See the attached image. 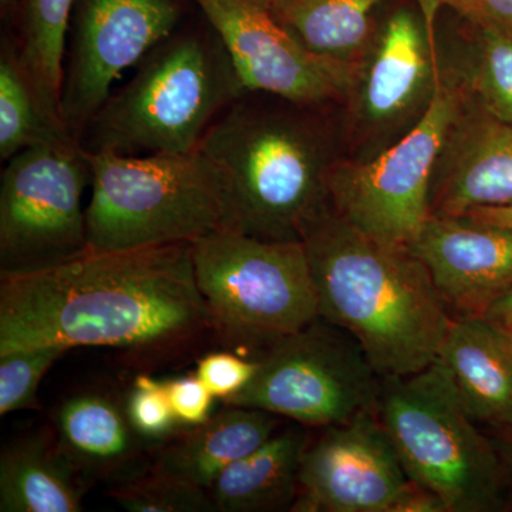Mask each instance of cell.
<instances>
[{
	"label": "cell",
	"instance_id": "7",
	"mask_svg": "<svg viewBox=\"0 0 512 512\" xmlns=\"http://www.w3.org/2000/svg\"><path fill=\"white\" fill-rule=\"evenodd\" d=\"M192 259L215 345L222 349L256 359L319 318L302 242L224 229L195 241Z\"/></svg>",
	"mask_w": 512,
	"mask_h": 512
},
{
	"label": "cell",
	"instance_id": "12",
	"mask_svg": "<svg viewBox=\"0 0 512 512\" xmlns=\"http://www.w3.org/2000/svg\"><path fill=\"white\" fill-rule=\"evenodd\" d=\"M181 16L178 0L77 2L62 87L63 121L76 140H82L114 83L177 32Z\"/></svg>",
	"mask_w": 512,
	"mask_h": 512
},
{
	"label": "cell",
	"instance_id": "13",
	"mask_svg": "<svg viewBox=\"0 0 512 512\" xmlns=\"http://www.w3.org/2000/svg\"><path fill=\"white\" fill-rule=\"evenodd\" d=\"M220 37L248 93L299 106H342L356 67L313 55L275 18L266 0H192Z\"/></svg>",
	"mask_w": 512,
	"mask_h": 512
},
{
	"label": "cell",
	"instance_id": "35",
	"mask_svg": "<svg viewBox=\"0 0 512 512\" xmlns=\"http://www.w3.org/2000/svg\"><path fill=\"white\" fill-rule=\"evenodd\" d=\"M491 437H493L495 446H497L500 456L503 458L512 498V429L491 434Z\"/></svg>",
	"mask_w": 512,
	"mask_h": 512
},
{
	"label": "cell",
	"instance_id": "28",
	"mask_svg": "<svg viewBox=\"0 0 512 512\" xmlns=\"http://www.w3.org/2000/svg\"><path fill=\"white\" fill-rule=\"evenodd\" d=\"M128 419L134 430L148 443L157 446L183 429L171 407L165 380L147 372L137 373L126 390Z\"/></svg>",
	"mask_w": 512,
	"mask_h": 512
},
{
	"label": "cell",
	"instance_id": "5",
	"mask_svg": "<svg viewBox=\"0 0 512 512\" xmlns=\"http://www.w3.org/2000/svg\"><path fill=\"white\" fill-rule=\"evenodd\" d=\"M84 151L92 168L87 251L194 244L237 229L227 174L204 151L144 156Z\"/></svg>",
	"mask_w": 512,
	"mask_h": 512
},
{
	"label": "cell",
	"instance_id": "22",
	"mask_svg": "<svg viewBox=\"0 0 512 512\" xmlns=\"http://www.w3.org/2000/svg\"><path fill=\"white\" fill-rule=\"evenodd\" d=\"M384 0H266L275 18L313 55L356 67Z\"/></svg>",
	"mask_w": 512,
	"mask_h": 512
},
{
	"label": "cell",
	"instance_id": "32",
	"mask_svg": "<svg viewBox=\"0 0 512 512\" xmlns=\"http://www.w3.org/2000/svg\"><path fill=\"white\" fill-rule=\"evenodd\" d=\"M390 512H448L439 495L409 480Z\"/></svg>",
	"mask_w": 512,
	"mask_h": 512
},
{
	"label": "cell",
	"instance_id": "24",
	"mask_svg": "<svg viewBox=\"0 0 512 512\" xmlns=\"http://www.w3.org/2000/svg\"><path fill=\"white\" fill-rule=\"evenodd\" d=\"M76 140L47 109L20 63L18 52L3 46L0 57V157L9 161L26 148ZM79 141V140H77Z\"/></svg>",
	"mask_w": 512,
	"mask_h": 512
},
{
	"label": "cell",
	"instance_id": "31",
	"mask_svg": "<svg viewBox=\"0 0 512 512\" xmlns=\"http://www.w3.org/2000/svg\"><path fill=\"white\" fill-rule=\"evenodd\" d=\"M453 10L466 25L512 32V0H434Z\"/></svg>",
	"mask_w": 512,
	"mask_h": 512
},
{
	"label": "cell",
	"instance_id": "16",
	"mask_svg": "<svg viewBox=\"0 0 512 512\" xmlns=\"http://www.w3.org/2000/svg\"><path fill=\"white\" fill-rule=\"evenodd\" d=\"M57 447L80 478L106 490L134 480L153 464V444L128 419L126 390L109 384L77 387L50 414Z\"/></svg>",
	"mask_w": 512,
	"mask_h": 512
},
{
	"label": "cell",
	"instance_id": "34",
	"mask_svg": "<svg viewBox=\"0 0 512 512\" xmlns=\"http://www.w3.org/2000/svg\"><path fill=\"white\" fill-rule=\"evenodd\" d=\"M484 318L490 319L497 325L512 323V289L490 306V309L485 312Z\"/></svg>",
	"mask_w": 512,
	"mask_h": 512
},
{
	"label": "cell",
	"instance_id": "19",
	"mask_svg": "<svg viewBox=\"0 0 512 512\" xmlns=\"http://www.w3.org/2000/svg\"><path fill=\"white\" fill-rule=\"evenodd\" d=\"M251 407L227 406L194 427H183L153 450V466L210 490L225 468L248 456L286 423Z\"/></svg>",
	"mask_w": 512,
	"mask_h": 512
},
{
	"label": "cell",
	"instance_id": "14",
	"mask_svg": "<svg viewBox=\"0 0 512 512\" xmlns=\"http://www.w3.org/2000/svg\"><path fill=\"white\" fill-rule=\"evenodd\" d=\"M311 431L292 512H390L409 483L375 412Z\"/></svg>",
	"mask_w": 512,
	"mask_h": 512
},
{
	"label": "cell",
	"instance_id": "21",
	"mask_svg": "<svg viewBox=\"0 0 512 512\" xmlns=\"http://www.w3.org/2000/svg\"><path fill=\"white\" fill-rule=\"evenodd\" d=\"M89 490L57 447L50 426L16 437L0 453V511L79 512Z\"/></svg>",
	"mask_w": 512,
	"mask_h": 512
},
{
	"label": "cell",
	"instance_id": "2",
	"mask_svg": "<svg viewBox=\"0 0 512 512\" xmlns=\"http://www.w3.org/2000/svg\"><path fill=\"white\" fill-rule=\"evenodd\" d=\"M302 244L320 318L355 338L377 375H413L439 357L454 316L409 248L380 244L332 207Z\"/></svg>",
	"mask_w": 512,
	"mask_h": 512
},
{
	"label": "cell",
	"instance_id": "26",
	"mask_svg": "<svg viewBox=\"0 0 512 512\" xmlns=\"http://www.w3.org/2000/svg\"><path fill=\"white\" fill-rule=\"evenodd\" d=\"M106 494L130 512H217L207 490L153 464Z\"/></svg>",
	"mask_w": 512,
	"mask_h": 512
},
{
	"label": "cell",
	"instance_id": "27",
	"mask_svg": "<svg viewBox=\"0 0 512 512\" xmlns=\"http://www.w3.org/2000/svg\"><path fill=\"white\" fill-rule=\"evenodd\" d=\"M63 346L42 345L10 350L0 355V416L37 410V390L43 377L60 357Z\"/></svg>",
	"mask_w": 512,
	"mask_h": 512
},
{
	"label": "cell",
	"instance_id": "30",
	"mask_svg": "<svg viewBox=\"0 0 512 512\" xmlns=\"http://www.w3.org/2000/svg\"><path fill=\"white\" fill-rule=\"evenodd\" d=\"M171 407L178 423L194 427L212 416L215 397L194 373L165 380Z\"/></svg>",
	"mask_w": 512,
	"mask_h": 512
},
{
	"label": "cell",
	"instance_id": "29",
	"mask_svg": "<svg viewBox=\"0 0 512 512\" xmlns=\"http://www.w3.org/2000/svg\"><path fill=\"white\" fill-rule=\"evenodd\" d=\"M258 369V359L239 355L232 350L222 349L201 356L195 375L210 390L212 396L222 403L241 392Z\"/></svg>",
	"mask_w": 512,
	"mask_h": 512
},
{
	"label": "cell",
	"instance_id": "6",
	"mask_svg": "<svg viewBox=\"0 0 512 512\" xmlns=\"http://www.w3.org/2000/svg\"><path fill=\"white\" fill-rule=\"evenodd\" d=\"M376 414L409 480L439 495L448 512L512 510L500 451L439 357L413 375L384 377Z\"/></svg>",
	"mask_w": 512,
	"mask_h": 512
},
{
	"label": "cell",
	"instance_id": "10",
	"mask_svg": "<svg viewBox=\"0 0 512 512\" xmlns=\"http://www.w3.org/2000/svg\"><path fill=\"white\" fill-rule=\"evenodd\" d=\"M256 359L251 382L227 406L265 410L312 430L376 410L382 377L355 338L320 316Z\"/></svg>",
	"mask_w": 512,
	"mask_h": 512
},
{
	"label": "cell",
	"instance_id": "15",
	"mask_svg": "<svg viewBox=\"0 0 512 512\" xmlns=\"http://www.w3.org/2000/svg\"><path fill=\"white\" fill-rule=\"evenodd\" d=\"M409 249L453 316H484L512 289V228L430 215Z\"/></svg>",
	"mask_w": 512,
	"mask_h": 512
},
{
	"label": "cell",
	"instance_id": "4",
	"mask_svg": "<svg viewBox=\"0 0 512 512\" xmlns=\"http://www.w3.org/2000/svg\"><path fill=\"white\" fill-rule=\"evenodd\" d=\"M248 93L214 30H177L154 47L133 79L87 127V151L187 154Z\"/></svg>",
	"mask_w": 512,
	"mask_h": 512
},
{
	"label": "cell",
	"instance_id": "18",
	"mask_svg": "<svg viewBox=\"0 0 512 512\" xmlns=\"http://www.w3.org/2000/svg\"><path fill=\"white\" fill-rule=\"evenodd\" d=\"M439 359L468 414L491 434L512 429V340L484 316H454Z\"/></svg>",
	"mask_w": 512,
	"mask_h": 512
},
{
	"label": "cell",
	"instance_id": "33",
	"mask_svg": "<svg viewBox=\"0 0 512 512\" xmlns=\"http://www.w3.org/2000/svg\"><path fill=\"white\" fill-rule=\"evenodd\" d=\"M464 215L473 218V220L512 228V207L476 208V210L468 211Z\"/></svg>",
	"mask_w": 512,
	"mask_h": 512
},
{
	"label": "cell",
	"instance_id": "23",
	"mask_svg": "<svg viewBox=\"0 0 512 512\" xmlns=\"http://www.w3.org/2000/svg\"><path fill=\"white\" fill-rule=\"evenodd\" d=\"M74 3L76 0H23L16 50L43 103L60 120L66 40Z\"/></svg>",
	"mask_w": 512,
	"mask_h": 512
},
{
	"label": "cell",
	"instance_id": "3",
	"mask_svg": "<svg viewBox=\"0 0 512 512\" xmlns=\"http://www.w3.org/2000/svg\"><path fill=\"white\" fill-rule=\"evenodd\" d=\"M245 93L212 124L204 151L227 174L237 229L276 242H302L330 207L329 175L340 158L342 134L320 109Z\"/></svg>",
	"mask_w": 512,
	"mask_h": 512
},
{
	"label": "cell",
	"instance_id": "1",
	"mask_svg": "<svg viewBox=\"0 0 512 512\" xmlns=\"http://www.w3.org/2000/svg\"><path fill=\"white\" fill-rule=\"evenodd\" d=\"M42 345L116 349L143 370L215 345L192 244L86 251L43 271L0 274V355Z\"/></svg>",
	"mask_w": 512,
	"mask_h": 512
},
{
	"label": "cell",
	"instance_id": "17",
	"mask_svg": "<svg viewBox=\"0 0 512 512\" xmlns=\"http://www.w3.org/2000/svg\"><path fill=\"white\" fill-rule=\"evenodd\" d=\"M490 207H512V126L466 92L431 180L430 215L460 217Z\"/></svg>",
	"mask_w": 512,
	"mask_h": 512
},
{
	"label": "cell",
	"instance_id": "20",
	"mask_svg": "<svg viewBox=\"0 0 512 512\" xmlns=\"http://www.w3.org/2000/svg\"><path fill=\"white\" fill-rule=\"evenodd\" d=\"M311 431L286 421L261 447L225 468L208 490L215 511H291Z\"/></svg>",
	"mask_w": 512,
	"mask_h": 512
},
{
	"label": "cell",
	"instance_id": "8",
	"mask_svg": "<svg viewBox=\"0 0 512 512\" xmlns=\"http://www.w3.org/2000/svg\"><path fill=\"white\" fill-rule=\"evenodd\" d=\"M440 46L439 86L417 126L370 160L342 157L330 171L332 210L389 247L410 248L429 220L431 180L448 127L466 96V84Z\"/></svg>",
	"mask_w": 512,
	"mask_h": 512
},
{
	"label": "cell",
	"instance_id": "9",
	"mask_svg": "<svg viewBox=\"0 0 512 512\" xmlns=\"http://www.w3.org/2000/svg\"><path fill=\"white\" fill-rule=\"evenodd\" d=\"M440 6L399 5L377 19L343 101L346 158L366 161L406 136L430 109L439 86Z\"/></svg>",
	"mask_w": 512,
	"mask_h": 512
},
{
	"label": "cell",
	"instance_id": "11",
	"mask_svg": "<svg viewBox=\"0 0 512 512\" xmlns=\"http://www.w3.org/2000/svg\"><path fill=\"white\" fill-rule=\"evenodd\" d=\"M92 168L77 140L26 148L0 181V274H29L87 251L84 190Z\"/></svg>",
	"mask_w": 512,
	"mask_h": 512
},
{
	"label": "cell",
	"instance_id": "36",
	"mask_svg": "<svg viewBox=\"0 0 512 512\" xmlns=\"http://www.w3.org/2000/svg\"><path fill=\"white\" fill-rule=\"evenodd\" d=\"M501 326L505 330V333H507L508 336H510V339L512 340V323H507V325H498Z\"/></svg>",
	"mask_w": 512,
	"mask_h": 512
},
{
	"label": "cell",
	"instance_id": "25",
	"mask_svg": "<svg viewBox=\"0 0 512 512\" xmlns=\"http://www.w3.org/2000/svg\"><path fill=\"white\" fill-rule=\"evenodd\" d=\"M453 55L467 92L488 113L512 126V32L467 25Z\"/></svg>",
	"mask_w": 512,
	"mask_h": 512
}]
</instances>
